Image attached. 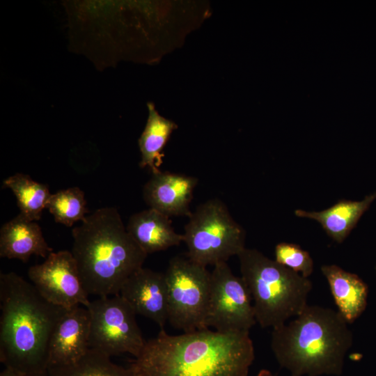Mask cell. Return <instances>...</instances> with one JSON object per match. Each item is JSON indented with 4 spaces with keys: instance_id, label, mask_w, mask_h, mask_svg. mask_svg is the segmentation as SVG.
I'll use <instances>...</instances> for the list:
<instances>
[{
    "instance_id": "1",
    "label": "cell",
    "mask_w": 376,
    "mask_h": 376,
    "mask_svg": "<svg viewBox=\"0 0 376 376\" xmlns=\"http://www.w3.org/2000/svg\"><path fill=\"white\" fill-rule=\"evenodd\" d=\"M255 359L249 331L160 329L131 363L136 376H247Z\"/></svg>"
},
{
    "instance_id": "2",
    "label": "cell",
    "mask_w": 376,
    "mask_h": 376,
    "mask_svg": "<svg viewBox=\"0 0 376 376\" xmlns=\"http://www.w3.org/2000/svg\"><path fill=\"white\" fill-rule=\"evenodd\" d=\"M0 361L24 373L47 372L50 340L67 309L10 272L0 273Z\"/></svg>"
},
{
    "instance_id": "3",
    "label": "cell",
    "mask_w": 376,
    "mask_h": 376,
    "mask_svg": "<svg viewBox=\"0 0 376 376\" xmlns=\"http://www.w3.org/2000/svg\"><path fill=\"white\" fill-rule=\"evenodd\" d=\"M72 235L71 252L88 295H119L124 282L143 267L148 256L113 207L96 210L72 228Z\"/></svg>"
},
{
    "instance_id": "4",
    "label": "cell",
    "mask_w": 376,
    "mask_h": 376,
    "mask_svg": "<svg viewBox=\"0 0 376 376\" xmlns=\"http://www.w3.org/2000/svg\"><path fill=\"white\" fill-rule=\"evenodd\" d=\"M347 324L337 311L307 304L294 320L272 329L271 349L290 376H340L353 342Z\"/></svg>"
},
{
    "instance_id": "5",
    "label": "cell",
    "mask_w": 376,
    "mask_h": 376,
    "mask_svg": "<svg viewBox=\"0 0 376 376\" xmlns=\"http://www.w3.org/2000/svg\"><path fill=\"white\" fill-rule=\"evenodd\" d=\"M237 257L241 277L250 292L256 320L262 328L280 327L306 306L313 288L308 278L255 249L245 248Z\"/></svg>"
},
{
    "instance_id": "6",
    "label": "cell",
    "mask_w": 376,
    "mask_h": 376,
    "mask_svg": "<svg viewBox=\"0 0 376 376\" xmlns=\"http://www.w3.org/2000/svg\"><path fill=\"white\" fill-rule=\"evenodd\" d=\"M183 242L187 256L207 267L227 260L244 249V229L231 216L227 205L219 198L200 204L188 217Z\"/></svg>"
},
{
    "instance_id": "7",
    "label": "cell",
    "mask_w": 376,
    "mask_h": 376,
    "mask_svg": "<svg viewBox=\"0 0 376 376\" xmlns=\"http://www.w3.org/2000/svg\"><path fill=\"white\" fill-rule=\"evenodd\" d=\"M164 276L170 324L183 332L206 329L211 272L187 255L175 256Z\"/></svg>"
},
{
    "instance_id": "8",
    "label": "cell",
    "mask_w": 376,
    "mask_h": 376,
    "mask_svg": "<svg viewBox=\"0 0 376 376\" xmlns=\"http://www.w3.org/2000/svg\"><path fill=\"white\" fill-rule=\"evenodd\" d=\"M91 316L89 347L109 357L129 353L136 357L146 340L136 313L120 295L101 297L87 306Z\"/></svg>"
},
{
    "instance_id": "9",
    "label": "cell",
    "mask_w": 376,
    "mask_h": 376,
    "mask_svg": "<svg viewBox=\"0 0 376 376\" xmlns=\"http://www.w3.org/2000/svg\"><path fill=\"white\" fill-rule=\"evenodd\" d=\"M252 297L242 277L227 263L214 266L205 319L206 328L219 332L249 331L257 322Z\"/></svg>"
},
{
    "instance_id": "10",
    "label": "cell",
    "mask_w": 376,
    "mask_h": 376,
    "mask_svg": "<svg viewBox=\"0 0 376 376\" xmlns=\"http://www.w3.org/2000/svg\"><path fill=\"white\" fill-rule=\"evenodd\" d=\"M28 276L40 295L53 304L70 309L87 307L91 302L71 251L52 252L42 263L31 266Z\"/></svg>"
},
{
    "instance_id": "11",
    "label": "cell",
    "mask_w": 376,
    "mask_h": 376,
    "mask_svg": "<svg viewBox=\"0 0 376 376\" xmlns=\"http://www.w3.org/2000/svg\"><path fill=\"white\" fill-rule=\"evenodd\" d=\"M119 295L136 314L155 322L163 329L168 321L167 287L164 273L141 267L124 282Z\"/></svg>"
},
{
    "instance_id": "12",
    "label": "cell",
    "mask_w": 376,
    "mask_h": 376,
    "mask_svg": "<svg viewBox=\"0 0 376 376\" xmlns=\"http://www.w3.org/2000/svg\"><path fill=\"white\" fill-rule=\"evenodd\" d=\"M198 180L169 171L152 174L143 188V198L150 208L169 217H189L190 203Z\"/></svg>"
},
{
    "instance_id": "13",
    "label": "cell",
    "mask_w": 376,
    "mask_h": 376,
    "mask_svg": "<svg viewBox=\"0 0 376 376\" xmlns=\"http://www.w3.org/2000/svg\"><path fill=\"white\" fill-rule=\"evenodd\" d=\"M90 327L87 307L77 306L67 309L50 340L49 366L71 364L83 357L90 348Z\"/></svg>"
},
{
    "instance_id": "14",
    "label": "cell",
    "mask_w": 376,
    "mask_h": 376,
    "mask_svg": "<svg viewBox=\"0 0 376 376\" xmlns=\"http://www.w3.org/2000/svg\"><path fill=\"white\" fill-rule=\"evenodd\" d=\"M53 249L46 242L36 221L20 214L5 223L0 229V257L26 263L35 255L45 259Z\"/></svg>"
},
{
    "instance_id": "15",
    "label": "cell",
    "mask_w": 376,
    "mask_h": 376,
    "mask_svg": "<svg viewBox=\"0 0 376 376\" xmlns=\"http://www.w3.org/2000/svg\"><path fill=\"white\" fill-rule=\"evenodd\" d=\"M126 228L147 255L183 242L182 234L175 230L170 217L150 207L131 215Z\"/></svg>"
},
{
    "instance_id": "16",
    "label": "cell",
    "mask_w": 376,
    "mask_h": 376,
    "mask_svg": "<svg viewBox=\"0 0 376 376\" xmlns=\"http://www.w3.org/2000/svg\"><path fill=\"white\" fill-rule=\"evenodd\" d=\"M321 272L329 284L337 311L348 324L354 322L366 308L368 285L358 275L336 265H322Z\"/></svg>"
},
{
    "instance_id": "17",
    "label": "cell",
    "mask_w": 376,
    "mask_h": 376,
    "mask_svg": "<svg viewBox=\"0 0 376 376\" xmlns=\"http://www.w3.org/2000/svg\"><path fill=\"white\" fill-rule=\"evenodd\" d=\"M375 199L376 191L366 196L362 201L342 199L322 211H305L298 209L295 211V214L298 217L318 221L329 237L340 244Z\"/></svg>"
},
{
    "instance_id": "18",
    "label": "cell",
    "mask_w": 376,
    "mask_h": 376,
    "mask_svg": "<svg viewBox=\"0 0 376 376\" xmlns=\"http://www.w3.org/2000/svg\"><path fill=\"white\" fill-rule=\"evenodd\" d=\"M148 120L139 139V166L148 168L153 174L161 171L164 156L163 150L178 126L173 121L162 116L152 103H148Z\"/></svg>"
},
{
    "instance_id": "19",
    "label": "cell",
    "mask_w": 376,
    "mask_h": 376,
    "mask_svg": "<svg viewBox=\"0 0 376 376\" xmlns=\"http://www.w3.org/2000/svg\"><path fill=\"white\" fill-rule=\"evenodd\" d=\"M17 199L19 214L31 221L40 219L52 194L47 185L33 180L29 175L17 173L3 182Z\"/></svg>"
},
{
    "instance_id": "20",
    "label": "cell",
    "mask_w": 376,
    "mask_h": 376,
    "mask_svg": "<svg viewBox=\"0 0 376 376\" xmlns=\"http://www.w3.org/2000/svg\"><path fill=\"white\" fill-rule=\"evenodd\" d=\"M47 373L49 376H136L130 366H118L111 357L91 348L73 363L49 366Z\"/></svg>"
},
{
    "instance_id": "21",
    "label": "cell",
    "mask_w": 376,
    "mask_h": 376,
    "mask_svg": "<svg viewBox=\"0 0 376 376\" xmlns=\"http://www.w3.org/2000/svg\"><path fill=\"white\" fill-rule=\"evenodd\" d=\"M86 205L84 192L78 187H73L52 194L47 208L55 222L72 227L88 216Z\"/></svg>"
},
{
    "instance_id": "22",
    "label": "cell",
    "mask_w": 376,
    "mask_h": 376,
    "mask_svg": "<svg viewBox=\"0 0 376 376\" xmlns=\"http://www.w3.org/2000/svg\"><path fill=\"white\" fill-rule=\"evenodd\" d=\"M275 261L280 265L308 278L313 272V260L310 253L300 246L280 242L274 249Z\"/></svg>"
},
{
    "instance_id": "23",
    "label": "cell",
    "mask_w": 376,
    "mask_h": 376,
    "mask_svg": "<svg viewBox=\"0 0 376 376\" xmlns=\"http://www.w3.org/2000/svg\"><path fill=\"white\" fill-rule=\"evenodd\" d=\"M0 376H49V375L47 372L42 373H24L12 368H5L1 372Z\"/></svg>"
},
{
    "instance_id": "24",
    "label": "cell",
    "mask_w": 376,
    "mask_h": 376,
    "mask_svg": "<svg viewBox=\"0 0 376 376\" xmlns=\"http://www.w3.org/2000/svg\"><path fill=\"white\" fill-rule=\"evenodd\" d=\"M257 376H276V375L272 373L269 370L262 369L258 372Z\"/></svg>"
}]
</instances>
